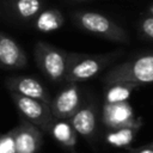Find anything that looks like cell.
<instances>
[{
    "mask_svg": "<svg viewBox=\"0 0 153 153\" xmlns=\"http://www.w3.org/2000/svg\"><path fill=\"white\" fill-rule=\"evenodd\" d=\"M122 51H110L105 54L68 53L65 82H82L98 75L102 71L115 62Z\"/></svg>",
    "mask_w": 153,
    "mask_h": 153,
    "instance_id": "obj_1",
    "label": "cell"
},
{
    "mask_svg": "<svg viewBox=\"0 0 153 153\" xmlns=\"http://www.w3.org/2000/svg\"><path fill=\"white\" fill-rule=\"evenodd\" d=\"M105 85L117 81L145 85L153 82V51L136 55L111 67L103 78Z\"/></svg>",
    "mask_w": 153,
    "mask_h": 153,
    "instance_id": "obj_2",
    "label": "cell"
},
{
    "mask_svg": "<svg viewBox=\"0 0 153 153\" xmlns=\"http://www.w3.org/2000/svg\"><path fill=\"white\" fill-rule=\"evenodd\" d=\"M73 19L80 29L88 33L116 43L129 42L128 32L111 18L99 12L76 11L73 13Z\"/></svg>",
    "mask_w": 153,
    "mask_h": 153,
    "instance_id": "obj_3",
    "label": "cell"
},
{
    "mask_svg": "<svg viewBox=\"0 0 153 153\" xmlns=\"http://www.w3.org/2000/svg\"><path fill=\"white\" fill-rule=\"evenodd\" d=\"M37 67L45 78L54 82L65 81L68 53L47 42L38 41L33 48Z\"/></svg>",
    "mask_w": 153,
    "mask_h": 153,
    "instance_id": "obj_4",
    "label": "cell"
},
{
    "mask_svg": "<svg viewBox=\"0 0 153 153\" xmlns=\"http://www.w3.org/2000/svg\"><path fill=\"white\" fill-rule=\"evenodd\" d=\"M17 110L19 111L22 118L30 122L31 124L39 128L43 133H49V129L55 121L53 116L50 105L42 100L23 97L16 93H10Z\"/></svg>",
    "mask_w": 153,
    "mask_h": 153,
    "instance_id": "obj_5",
    "label": "cell"
},
{
    "mask_svg": "<svg viewBox=\"0 0 153 153\" xmlns=\"http://www.w3.org/2000/svg\"><path fill=\"white\" fill-rule=\"evenodd\" d=\"M81 90L75 82H66L65 86L51 98L50 109L56 120H69L82 105Z\"/></svg>",
    "mask_w": 153,
    "mask_h": 153,
    "instance_id": "obj_6",
    "label": "cell"
},
{
    "mask_svg": "<svg viewBox=\"0 0 153 153\" xmlns=\"http://www.w3.org/2000/svg\"><path fill=\"white\" fill-rule=\"evenodd\" d=\"M100 121L108 129H117L123 127H142V118L135 115L129 102L114 104L103 103Z\"/></svg>",
    "mask_w": 153,
    "mask_h": 153,
    "instance_id": "obj_7",
    "label": "cell"
},
{
    "mask_svg": "<svg viewBox=\"0 0 153 153\" xmlns=\"http://www.w3.org/2000/svg\"><path fill=\"white\" fill-rule=\"evenodd\" d=\"M69 122L78 135L87 141H93L98 134L99 122H102L97 103L92 99L84 100L80 109L69 118Z\"/></svg>",
    "mask_w": 153,
    "mask_h": 153,
    "instance_id": "obj_8",
    "label": "cell"
},
{
    "mask_svg": "<svg viewBox=\"0 0 153 153\" xmlns=\"http://www.w3.org/2000/svg\"><path fill=\"white\" fill-rule=\"evenodd\" d=\"M5 87L10 93H16L23 97L42 100L50 104L51 96L47 87L35 76L31 75H13L5 80Z\"/></svg>",
    "mask_w": 153,
    "mask_h": 153,
    "instance_id": "obj_9",
    "label": "cell"
},
{
    "mask_svg": "<svg viewBox=\"0 0 153 153\" xmlns=\"http://www.w3.org/2000/svg\"><path fill=\"white\" fill-rule=\"evenodd\" d=\"M43 131L24 118L14 128L16 153H38L43 143Z\"/></svg>",
    "mask_w": 153,
    "mask_h": 153,
    "instance_id": "obj_10",
    "label": "cell"
},
{
    "mask_svg": "<svg viewBox=\"0 0 153 153\" xmlns=\"http://www.w3.org/2000/svg\"><path fill=\"white\" fill-rule=\"evenodd\" d=\"M27 66V56L23 48L8 35L0 32V67L22 69Z\"/></svg>",
    "mask_w": 153,
    "mask_h": 153,
    "instance_id": "obj_11",
    "label": "cell"
},
{
    "mask_svg": "<svg viewBox=\"0 0 153 153\" xmlns=\"http://www.w3.org/2000/svg\"><path fill=\"white\" fill-rule=\"evenodd\" d=\"M48 134L56 142H59L62 147L68 148V149L74 148L78 142V133L73 128L69 120H56L55 118Z\"/></svg>",
    "mask_w": 153,
    "mask_h": 153,
    "instance_id": "obj_12",
    "label": "cell"
},
{
    "mask_svg": "<svg viewBox=\"0 0 153 153\" xmlns=\"http://www.w3.org/2000/svg\"><path fill=\"white\" fill-rule=\"evenodd\" d=\"M8 6L12 13L23 22L35 20L44 10L43 0H11Z\"/></svg>",
    "mask_w": 153,
    "mask_h": 153,
    "instance_id": "obj_13",
    "label": "cell"
},
{
    "mask_svg": "<svg viewBox=\"0 0 153 153\" xmlns=\"http://www.w3.org/2000/svg\"><path fill=\"white\" fill-rule=\"evenodd\" d=\"M137 87L139 85L134 82H127V81L106 84V87L104 91V104L128 102L130 96Z\"/></svg>",
    "mask_w": 153,
    "mask_h": 153,
    "instance_id": "obj_14",
    "label": "cell"
},
{
    "mask_svg": "<svg viewBox=\"0 0 153 153\" xmlns=\"http://www.w3.org/2000/svg\"><path fill=\"white\" fill-rule=\"evenodd\" d=\"M65 24V17L57 8L43 10L33 20V26L41 32H53L62 27Z\"/></svg>",
    "mask_w": 153,
    "mask_h": 153,
    "instance_id": "obj_15",
    "label": "cell"
},
{
    "mask_svg": "<svg viewBox=\"0 0 153 153\" xmlns=\"http://www.w3.org/2000/svg\"><path fill=\"white\" fill-rule=\"evenodd\" d=\"M140 128L135 127H123L117 129H108L105 133V142L115 148H129L133 143Z\"/></svg>",
    "mask_w": 153,
    "mask_h": 153,
    "instance_id": "obj_16",
    "label": "cell"
},
{
    "mask_svg": "<svg viewBox=\"0 0 153 153\" xmlns=\"http://www.w3.org/2000/svg\"><path fill=\"white\" fill-rule=\"evenodd\" d=\"M0 153H16L14 128L7 133L0 134Z\"/></svg>",
    "mask_w": 153,
    "mask_h": 153,
    "instance_id": "obj_17",
    "label": "cell"
},
{
    "mask_svg": "<svg viewBox=\"0 0 153 153\" xmlns=\"http://www.w3.org/2000/svg\"><path fill=\"white\" fill-rule=\"evenodd\" d=\"M139 31L145 38L153 41V17L152 16H147L140 20Z\"/></svg>",
    "mask_w": 153,
    "mask_h": 153,
    "instance_id": "obj_18",
    "label": "cell"
},
{
    "mask_svg": "<svg viewBox=\"0 0 153 153\" xmlns=\"http://www.w3.org/2000/svg\"><path fill=\"white\" fill-rule=\"evenodd\" d=\"M127 153H153V141L136 148H130Z\"/></svg>",
    "mask_w": 153,
    "mask_h": 153,
    "instance_id": "obj_19",
    "label": "cell"
},
{
    "mask_svg": "<svg viewBox=\"0 0 153 153\" xmlns=\"http://www.w3.org/2000/svg\"><path fill=\"white\" fill-rule=\"evenodd\" d=\"M148 13H149V16L153 17V5H151V6L148 7Z\"/></svg>",
    "mask_w": 153,
    "mask_h": 153,
    "instance_id": "obj_20",
    "label": "cell"
},
{
    "mask_svg": "<svg viewBox=\"0 0 153 153\" xmlns=\"http://www.w3.org/2000/svg\"><path fill=\"white\" fill-rule=\"evenodd\" d=\"M73 1H86V0H73Z\"/></svg>",
    "mask_w": 153,
    "mask_h": 153,
    "instance_id": "obj_21",
    "label": "cell"
}]
</instances>
